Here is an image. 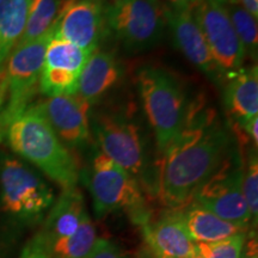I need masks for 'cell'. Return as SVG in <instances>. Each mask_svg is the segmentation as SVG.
Listing matches in <instances>:
<instances>
[{
    "mask_svg": "<svg viewBox=\"0 0 258 258\" xmlns=\"http://www.w3.org/2000/svg\"><path fill=\"white\" fill-rule=\"evenodd\" d=\"M234 147L217 112L192 103L185 127L161 154L156 180L161 203L169 209L186 207Z\"/></svg>",
    "mask_w": 258,
    "mask_h": 258,
    "instance_id": "obj_1",
    "label": "cell"
},
{
    "mask_svg": "<svg viewBox=\"0 0 258 258\" xmlns=\"http://www.w3.org/2000/svg\"><path fill=\"white\" fill-rule=\"evenodd\" d=\"M10 147L34 164L62 189L76 188L80 178L76 158L61 140L38 104L29 105L6 128Z\"/></svg>",
    "mask_w": 258,
    "mask_h": 258,
    "instance_id": "obj_2",
    "label": "cell"
},
{
    "mask_svg": "<svg viewBox=\"0 0 258 258\" xmlns=\"http://www.w3.org/2000/svg\"><path fill=\"white\" fill-rule=\"evenodd\" d=\"M97 239L85 200L76 186L63 189L31 240L50 258H88Z\"/></svg>",
    "mask_w": 258,
    "mask_h": 258,
    "instance_id": "obj_3",
    "label": "cell"
},
{
    "mask_svg": "<svg viewBox=\"0 0 258 258\" xmlns=\"http://www.w3.org/2000/svg\"><path fill=\"white\" fill-rule=\"evenodd\" d=\"M138 82L158 151L163 154L185 127L191 104L182 84L169 71L145 66L139 71Z\"/></svg>",
    "mask_w": 258,
    "mask_h": 258,
    "instance_id": "obj_4",
    "label": "cell"
},
{
    "mask_svg": "<svg viewBox=\"0 0 258 258\" xmlns=\"http://www.w3.org/2000/svg\"><path fill=\"white\" fill-rule=\"evenodd\" d=\"M84 180L92 198L93 212L98 219L112 213H125L141 228L151 221L150 209L138 180L101 151L92 157L84 173Z\"/></svg>",
    "mask_w": 258,
    "mask_h": 258,
    "instance_id": "obj_5",
    "label": "cell"
},
{
    "mask_svg": "<svg viewBox=\"0 0 258 258\" xmlns=\"http://www.w3.org/2000/svg\"><path fill=\"white\" fill-rule=\"evenodd\" d=\"M54 201L46 180L23 161L10 156L0 159V209L14 224H42Z\"/></svg>",
    "mask_w": 258,
    "mask_h": 258,
    "instance_id": "obj_6",
    "label": "cell"
},
{
    "mask_svg": "<svg viewBox=\"0 0 258 258\" xmlns=\"http://www.w3.org/2000/svg\"><path fill=\"white\" fill-rule=\"evenodd\" d=\"M55 27V24H54ZM54 27L37 40L18 44L4 67V101L0 109V139L6 128L22 114L40 91V79L46 49Z\"/></svg>",
    "mask_w": 258,
    "mask_h": 258,
    "instance_id": "obj_7",
    "label": "cell"
},
{
    "mask_svg": "<svg viewBox=\"0 0 258 258\" xmlns=\"http://www.w3.org/2000/svg\"><path fill=\"white\" fill-rule=\"evenodd\" d=\"M106 30L128 50L148 49L158 43L166 24L160 0H118L104 9Z\"/></svg>",
    "mask_w": 258,
    "mask_h": 258,
    "instance_id": "obj_8",
    "label": "cell"
},
{
    "mask_svg": "<svg viewBox=\"0 0 258 258\" xmlns=\"http://www.w3.org/2000/svg\"><path fill=\"white\" fill-rule=\"evenodd\" d=\"M243 173L244 158L235 145L220 167L199 189L192 201L226 221L249 228L252 220L243 194Z\"/></svg>",
    "mask_w": 258,
    "mask_h": 258,
    "instance_id": "obj_9",
    "label": "cell"
},
{
    "mask_svg": "<svg viewBox=\"0 0 258 258\" xmlns=\"http://www.w3.org/2000/svg\"><path fill=\"white\" fill-rule=\"evenodd\" d=\"M92 131L101 152L131 173L139 184H146V154L138 125L122 115L102 112L93 117Z\"/></svg>",
    "mask_w": 258,
    "mask_h": 258,
    "instance_id": "obj_10",
    "label": "cell"
},
{
    "mask_svg": "<svg viewBox=\"0 0 258 258\" xmlns=\"http://www.w3.org/2000/svg\"><path fill=\"white\" fill-rule=\"evenodd\" d=\"M191 11L219 71L230 76L240 70L245 50L225 6L214 0H200L192 3Z\"/></svg>",
    "mask_w": 258,
    "mask_h": 258,
    "instance_id": "obj_11",
    "label": "cell"
},
{
    "mask_svg": "<svg viewBox=\"0 0 258 258\" xmlns=\"http://www.w3.org/2000/svg\"><path fill=\"white\" fill-rule=\"evenodd\" d=\"M91 54L55 34L50 38L42 66L40 91L47 97L78 92L80 76Z\"/></svg>",
    "mask_w": 258,
    "mask_h": 258,
    "instance_id": "obj_12",
    "label": "cell"
},
{
    "mask_svg": "<svg viewBox=\"0 0 258 258\" xmlns=\"http://www.w3.org/2000/svg\"><path fill=\"white\" fill-rule=\"evenodd\" d=\"M103 0H73L55 23V34L92 54L105 34Z\"/></svg>",
    "mask_w": 258,
    "mask_h": 258,
    "instance_id": "obj_13",
    "label": "cell"
},
{
    "mask_svg": "<svg viewBox=\"0 0 258 258\" xmlns=\"http://www.w3.org/2000/svg\"><path fill=\"white\" fill-rule=\"evenodd\" d=\"M38 106L67 148H79L88 143L91 105L78 92L48 97Z\"/></svg>",
    "mask_w": 258,
    "mask_h": 258,
    "instance_id": "obj_14",
    "label": "cell"
},
{
    "mask_svg": "<svg viewBox=\"0 0 258 258\" xmlns=\"http://www.w3.org/2000/svg\"><path fill=\"white\" fill-rule=\"evenodd\" d=\"M143 232L148 250L157 258H192L198 251L180 209H167L143 227Z\"/></svg>",
    "mask_w": 258,
    "mask_h": 258,
    "instance_id": "obj_15",
    "label": "cell"
},
{
    "mask_svg": "<svg viewBox=\"0 0 258 258\" xmlns=\"http://www.w3.org/2000/svg\"><path fill=\"white\" fill-rule=\"evenodd\" d=\"M166 23L172 31L173 40L184 56L202 72L211 77L221 74L213 60L206 38L190 8L173 10L165 5Z\"/></svg>",
    "mask_w": 258,
    "mask_h": 258,
    "instance_id": "obj_16",
    "label": "cell"
},
{
    "mask_svg": "<svg viewBox=\"0 0 258 258\" xmlns=\"http://www.w3.org/2000/svg\"><path fill=\"white\" fill-rule=\"evenodd\" d=\"M121 73V64L115 53L97 49L84 67L78 93L90 105L97 104L118 83Z\"/></svg>",
    "mask_w": 258,
    "mask_h": 258,
    "instance_id": "obj_17",
    "label": "cell"
},
{
    "mask_svg": "<svg viewBox=\"0 0 258 258\" xmlns=\"http://www.w3.org/2000/svg\"><path fill=\"white\" fill-rule=\"evenodd\" d=\"M225 90V104L235 122L258 116V69L257 64L230 74Z\"/></svg>",
    "mask_w": 258,
    "mask_h": 258,
    "instance_id": "obj_18",
    "label": "cell"
},
{
    "mask_svg": "<svg viewBox=\"0 0 258 258\" xmlns=\"http://www.w3.org/2000/svg\"><path fill=\"white\" fill-rule=\"evenodd\" d=\"M180 211L186 230L195 243H213L247 231V228L224 220L194 201Z\"/></svg>",
    "mask_w": 258,
    "mask_h": 258,
    "instance_id": "obj_19",
    "label": "cell"
},
{
    "mask_svg": "<svg viewBox=\"0 0 258 258\" xmlns=\"http://www.w3.org/2000/svg\"><path fill=\"white\" fill-rule=\"evenodd\" d=\"M31 0H0V72L23 36Z\"/></svg>",
    "mask_w": 258,
    "mask_h": 258,
    "instance_id": "obj_20",
    "label": "cell"
},
{
    "mask_svg": "<svg viewBox=\"0 0 258 258\" xmlns=\"http://www.w3.org/2000/svg\"><path fill=\"white\" fill-rule=\"evenodd\" d=\"M73 0H31L28 21L21 42L18 44L37 40L50 30Z\"/></svg>",
    "mask_w": 258,
    "mask_h": 258,
    "instance_id": "obj_21",
    "label": "cell"
},
{
    "mask_svg": "<svg viewBox=\"0 0 258 258\" xmlns=\"http://www.w3.org/2000/svg\"><path fill=\"white\" fill-rule=\"evenodd\" d=\"M225 8L227 10L234 30L241 42L245 54H249L251 59L256 60L258 50L257 18H254L250 12H247L233 0H230V4Z\"/></svg>",
    "mask_w": 258,
    "mask_h": 258,
    "instance_id": "obj_22",
    "label": "cell"
},
{
    "mask_svg": "<svg viewBox=\"0 0 258 258\" xmlns=\"http://www.w3.org/2000/svg\"><path fill=\"white\" fill-rule=\"evenodd\" d=\"M243 194L249 208L252 226H257L258 219V159L257 148H251L247 156L246 165L244 164Z\"/></svg>",
    "mask_w": 258,
    "mask_h": 258,
    "instance_id": "obj_23",
    "label": "cell"
},
{
    "mask_svg": "<svg viewBox=\"0 0 258 258\" xmlns=\"http://www.w3.org/2000/svg\"><path fill=\"white\" fill-rule=\"evenodd\" d=\"M246 235L247 231L213 243H196V249L206 258H240Z\"/></svg>",
    "mask_w": 258,
    "mask_h": 258,
    "instance_id": "obj_24",
    "label": "cell"
},
{
    "mask_svg": "<svg viewBox=\"0 0 258 258\" xmlns=\"http://www.w3.org/2000/svg\"><path fill=\"white\" fill-rule=\"evenodd\" d=\"M88 258H125L120 247L110 240L98 238Z\"/></svg>",
    "mask_w": 258,
    "mask_h": 258,
    "instance_id": "obj_25",
    "label": "cell"
},
{
    "mask_svg": "<svg viewBox=\"0 0 258 258\" xmlns=\"http://www.w3.org/2000/svg\"><path fill=\"white\" fill-rule=\"evenodd\" d=\"M239 125V128L241 131L245 132V134L247 135V137L250 138V140L252 141L254 147L257 148V145H258V116H253V117L251 118H247V120L245 121H241L240 123H238Z\"/></svg>",
    "mask_w": 258,
    "mask_h": 258,
    "instance_id": "obj_26",
    "label": "cell"
},
{
    "mask_svg": "<svg viewBox=\"0 0 258 258\" xmlns=\"http://www.w3.org/2000/svg\"><path fill=\"white\" fill-rule=\"evenodd\" d=\"M240 258H257V239L252 232H247L246 240Z\"/></svg>",
    "mask_w": 258,
    "mask_h": 258,
    "instance_id": "obj_27",
    "label": "cell"
},
{
    "mask_svg": "<svg viewBox=\"0 0 258 258\" xmlns=\"http://www.w3.org/2000/svg\"><path fill=\"white\" fill-rule=\"evenodd\" d=\"M18 258H50L48 254L44 252L43 250H41L34 241L30 240L25 245V247L22 251L21 256Z\"/></svg>",
    "mask_w": 258,
    "mask_h": 258,
    "instance_id": "obj_28",
    "label": "cell"
},
{
    "mask_svg": "<svg viewBox=\"0 0 258 258\" xmlns=\"http://www.w3.org/2000/svg\"><path fill=\"white\" fill-rule=\"evenodd\" d=\"M233 2L250 12L254 18L258 17V0H233Z\"/></svg>",
    "mask_w": 258,
    "mask_h": 258,
    "instance_id": "obj_29",
    "label": "cell"
},
{
    "mask_svg": "<svg viewBox=\"0 0 258 258\" xmlns=\"http://www.w3.org/2000/svg\"><path fill=\"white\" fill-rule=\"evenodd\" d=\"M169 3V8L173 10H184L190 8L191 0H166Z\"/></svg>",
    "mask_w": 258,
    "mask_h": 258,
    "instance_id": "obj_30",
    "label": "cell"
},
{
    "mask_svg": "<svg viewBox=\"0 0 258 258\" xmlns=\"http://www.w3.org/2000/svg\"><path fill=\"white\" fill-rule=\"evenodd\" d=\"M4 71L0 72V109H2L3 101H4Z\"/></svg>",
    "mask_w": 258,
    "mask_h": 258,
    "instance_id": "obj_31",
    "label": "cell"
},
{
    "mask_svg": "<svg viewBox=\"0 0 258 258\" xmlns=\"http://www.w3.org/2000/svg\"><path fill=\"white\" fill-rule=\"evenodd\" d=\"M139 258H154V256L152 254V252L148 250V251H144V252H141Z\"/></svg>",
    "mask_w": 258,
    "mask_h": 258,
    "instance_id": "obj_32",
    "label": "cell"
},
{
    "mask_svg": "<svg viewBox=\"0 0 258 258\" xmlns=\"http://www.w3.org/2000/svg\"><path fill=\"white\" fill-rule=\"evenodd\" d=\"M192 258H206V257H205V256H202V254H201V253H200V252H199V251H196L195 256H194Z\"/></svg>",
    "mask_w": 258,
    "mask_h": 258,
    "instance_id": "obj_33",
    "label": "cell"
},
{
    "mask_svg": "<svg viewBox=\"0 0 258 258\" xmlns=\"http://www.w3.org/2000/svg\"><path fill=\"white\" fill-rule=\"evenodd\" d=\"M115 2H118V0H110V3H115ZM110 3H109V4H110Z\"/></svg>",
    "mask_w": 258,
    "mask_h": 258,
    "instance_id": "obj_34",
    "label": "cell"
},
{
    "mask_svg": "<svg viewBox=\"0 0 258 258\" xmlns=\"http://www.w3.org/2000/svg\"><path fill=\"white\" fill-rule=\"evenodd\" d=\"M154 258H157V257H154Z\"/></svg>",
    "mask_w": 258,
    "mask_h": 258,
    "instance_id": "obj_35",
    "label": "cell"
}]
</instances>
